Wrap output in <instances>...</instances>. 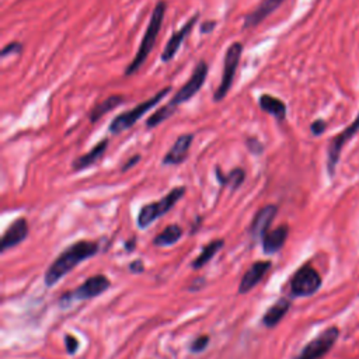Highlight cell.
<instances>
[{
    "label": "cell",
    "mask_w": 359,
    "mask_h": 359,
    "mask_svg": "<svg viewBox=\"0 0 359 359\" xmlns=\"http://www.w3.org/2000/svg\"><path fill=\"white\" fill-rule=\"evenodd\" d=\"M100 243L79 240L65 248L60 255L48 266L43 275V282L48 287L55 286L63 276L72 272L83 261L97 255L100 252Z\"/></svg>",
    "instance_id": "6da1fadb"
},
{
    "label": "cell",
    "mask_w": 359,
    "mask_h": 359,
    "mask_svg": "<svg viewBox=\"0 0 359 359\" xmlns=\"http://www.w3.org/2000/svg\"><path fill=\"white\" fill-rule=\"evenodd\" d=\"M165 10H167V3L164 0H160V1L156 3L154 8L151 11V17L149 20L147 28H146V31L143 34V38L140 41V45L137 48V52L135 53V56L130 60V63L125 67V73L123 74L126 77L135 74L142 67V65L146 62V59L149 57L150 52L153 50L156 39H157L158 32H160L161 25H163Z\"/></svg>",
    "instance_id": "7a4b0ae2"
},
{
    "label": "cell",
    "mask_w": 359,
    "mask_h": 359,
    "mask_svg": "<svg viewBox=\"0 0 359 359\" xmlns=\"http://www.w3.org/2000/svg\"><path fill=\"white\" fill-rule=\"evenodd\" d=\"M171 87H164L161 88L158 93H156L153 97L147 98L146 101L137 104L136 107H133L132 109H128L119 115H116L111 123H109V128L108 130L112 133V135H119L121 132L123 130H128L129 128H132L146 112H149L150 109H153L168 93H170Z\"/></svg>",
    "instance_id": "3957f363"
},
{
    "label": "cell",
    "mask_w": 359,
    "mask_h": 359,
    "mask_svg": "<svg viewBox=\"0 0 359 359\" xmlns=\"http://www.w3.org/2000/svg\"><path fill=\"white\" fill-rule=\"evenodd\" d=\"M185 191H187V188L182 187V185L181 187H175L168 194H165L160 201L143 205L140 208L139 213H137V219H136L137 227L139 229H146L156 219H158L163 215H165L185 195Z\"/></svg>",
    "instance_id": "277c9868"
},
{
    "label": "cell",
    "mask_w": 359,
    "mask_h": 359,
    "mask_svg": "<svg viewBox=\"0 0 359 359\" xmlns=\"http://www.w3.org/2000/svg\"><path fill=\"white\" fill-rule=\"evenodd\" d=\"M241 55H243V43L238 42V41L231 42L229 45V48L226 49L224 59H223V72H222L220 84L217 86V88L213 93V101L215 102L223 101L226 98V95L229 94V91L233 86V81H234L237 67H238L240 60H241Z\"/></svg>",
    "instance_id": "5b68a950"
},
{
    "label": "cell",
    "mask_w": 359,
    "mask_h": 359,
    "mask_svg": "<svg viewBox=\"0 0 359 359\" xmlns=\"http://www.w3.org/2000/svg\"><path fill=\"white\" fill-rule=\"evenodd\" d=\"M111 286V280L102 275V273H97L91 278H87L79 287H76L74 290L66 292L60 296L59 299V304L62 307H66L67 304H70L74 300H88V299H94L100 294H102L104 292H107Z\"/></svg>",
    "instance_id": "8992f818"
},
{
    "label": "cell",
    "mask_w": 359,
    "mask_h": 359,
    "mask_svg": "<svg viewBox=\"0 0 359 359\" xmlns=\"http://www.w3.org/2000/svg\"><path fill=\"white\" fill-rule=\"evenodd\" d=\"M321 286L320 273L310 265L300 266L290 279V293L293 297H309Z\"/></svg>",
    "instance_id": "52a82bcc"
},
{
    "label": "cell",
    "mask_w": 359,
    "mask_h": 359,
    "mask_svg": "<svg viewBox=\"0 0 359 359\" xmlns=\"http://www.w3.org/2000/svg\"><path fill=\"white\" fill-rule=\"evenodd\" d=\"M208 70H209V66L206 63V60H199L195 67H194V72L191 74V77L187 80V83L172 95V98L170 100V105L177 108L178 105L187 102L188 100H191L192 97H195L198 94V91L202 88V86L205 84L206 81V77H208Z\"/></svg>",
    "instance_id": "ba28073f"
},
{
    "label": "cell",
    "mask_w": 359,
    "mask_h": 359,
    "mask_svg": "<svg viewBox=\"0 0 359 359\" xmlns=\"http://www.w3.org/2000/svg\"><path fill=\"white\" fill-rule=\"evenodd\" d=\"M338 337L339 330L337 327H330L324 330L316 338L309 341L294 359H321L335 345Z\"/></svg>",
    "instance_id": "9c48e42d"
},
{
    "label": "cell",
    "mask_w": 359,
    "mask_h": 359,
    "mask_svg": "<svg viewBox=\"0 0 359 359\" xmlns=\"http://www.w3.org/2000/svg\"><path fill=\"white\" fill-rule=\"evenodd\" d=\"M359 132V112L356 115V118L342 130L339 132L337 136H334L328 144V150H327V170L328 174L332 177L337 168V164L339 161L341 157V151L344 149V146Z\"/></svg>",
    "instance_id": "30bf717a"
},
{
    "label": "cell",
    "mask_w": 359,
    "mask_h": 359,
    "mask_svg": "<svg viewBox=\"0 0 359 359\" xmlns=\"http://www.w3.org/2000/svg\"><path fill=\"white\" fill-rule=\"evenodd\" d=\"M198 20H199V13H195L191 18L187 20V22H185L178 31H175V32L171 35V38L167 41V43H165V46H164V49H163V52H161V56H160L161 62L167 63V62H170V60L174 59V56L177 55L178 49H180L181 45L184 43V41H185V39L188 38V35L192 32V29H194V27L196 25Z\"/></svg>",
    "instance_id": "8fae6325"
},
{
    "label": "cell",
    "mask_w": 359,
    "mask_h": 359,
    "mask_svg": "<svg viewBox=\"0 0 359 359\" xmlns=\"http://www.w3.org/2000/svg\"><path fill=\"white\" fill-rule=\"evenodd\" d=\"M276 213L278 208L275 205H266L255 213L250 226V236L252 240H262V237L268 233L269 226L272 224Z\"/></svg>",
    "instance_id": "7c38bea8"
},
{
    "label": "cell",
    "mask_w": 359,
    "mask_h": 359,
    "mask_svg": "<svg viewBox=\"0 0 359 359\" xmlns=\"http://www.w3.org/2000/svg\"><path fill=\"white\" fill-rule=\"evenodd\" d=\"M28 236V222L25 217H17L4 231L0 241V252H6L8 248H13L22 243Z\"/></svg>",
    "instance_id": "4fadbf2b"
},
{
    "label": "cell",
    "mask_w": 359,
    "mask_h": 359,
    "mask_svg": "<svg viewBox=\"0 0 359 359\" xmlns=\"http://www.w3.org/2000/svg\"><path fill=\"white\" fill-rule=\"evenodd\" d=\"M271 266H272L271 261H255L243 275L238 285V293L244 294L252 290L257 286V283L262 280V278L271 269Z\"/></svg>",
    "instance_id": "5bb4252c"
},
{
    "label": "cell",
    "mask_w": 359,
    "mask_h": 359,
    "mask_svg": "<svg viewBox=\"0 0 359 359\" xmlns=\"http://www.w3.org/2000/svg\"><path fill=\"white\" fill-rule=\"evenodd\" d=\"M194 142V135L192 133H184L177 137L171 149L164 154L163 157V164L164 165H177L181 164L187 160L189 147Z\"/></svg>",
    "instance_id": "9a60e30c"
},
{
    "label": "cell",
    "mask_w": 359,
    "mask_h": 359,
    "mask_svg": "<svg viewBox=\"0 0 359 359\" xmlns=\"http://www.w3.org/2000/svg\"><path fill=\"white\" fill-rule=\"evenodd\" d=\"M285 0H264L258 7H255L251 13H248L244 17L243 21V28H254L259 25L268 15H271Z\"/></svg>",
    "instance_id": "2e32d148"
},
{
    "label": "cell",
    "mask_w": 359,
    "mask_h": 359,
    "mask_svg": "<svg viewBox=\"0 0 359 359\" xmlns=\"http://www.w3.org/2000/svg\"><path fill=\"white\" fill-rule=\"evenodd\" d=\"M289 236V227L287 224H280L275 227L273 230L268 231L262 237V250L265 254H275L278 252L283 245Z\"/></svg>",
    "instance_id": "e0dca14e"
},
{
    "label": "cell",
    "mask_w": 359,
    "mask_h": 359,
    "mask_svg": "<svg viewBox=\"0 0 359 359\" xmlns=\"http://www.w3.org/2000/svg\"><path fill=\"white\" fill-rule=\"evenodd\" d=\"M108 147V139H102L100 140L91 150H88L87 153L79 156L77 158L73 160L72 167L74 171H81L84 168H88L91 165H94L98 160H101V157L105 154Z\"/></svg>",
    "instance_id": "ac0fdd59"
},
{
    "label": "cell",
    "mask_w": 359,
    "mask_h": 359,
    "mask_svg": "<svg viewBox=\"0 0 359 359\" xmlns=\"http://www.w3.org/2000/svg\"><path fill=\"white\" fill-rule=\"evenodd\" d=\"M290 304L292 302L286 297H280L278 299L262 316V324L266 327V328H273L276 327L282 318L287 314L289 309H290Z\"/></svg>",
    "instance_id": "d6986e66"
},
{
    "label": "cell",
    "mask_w": 359,
    "mask_h": 359,
    "mask_svg": "<svg viewBox=\"0 0 359 359\" xmlns=\"http://www.w3.org/2000/svg\"><path fill=\"white\" fill-rule=\"evenodd\" d=\"M258 105L264 112L269 114L276 121H279V122L285 121L287 108H286V104L280 98L271 95V94H261L258 98Z\"/></svg>",
    "instance_id": "ffe728a7"
},
{
    "label": "cell",
    "mask_w": 359,
    "mask_h": 359,
    "mask_svg": "<svg viewBox=\"0 0 359 359\" xmlns=\"http://www.w3.org/2000/svg\"><path fill=\"white\" fill-rule=\"evenodd\" d=\"M125 102V97L122 94H112L109 97H107L105 100L100 101L98 104H95L90 112H88V119L91 123H95L97 121H100L104 115H107L108 112H111L112 109L118 108L119 105H122Z\"/></svg>",
    "instance_id": "44dd1931"
},
{
    "label": "cell",
    "mask_w": 359,
    "mask_h": 359,
    "mask_svg": "<svg viewBox=\"0 0 359 359\" xmlns=\"http://www.w3.org/2000/svg\"><path fill=\"white\" fill-rule=\"evenodd\" d=\"M216 180L219 181V184L222 187H229L231 191H236L240 188V185L244 182L245 180V172L243 168L236 167L231 171H229L227 174H223L220 171L219 167H216Z\"/></svg>",
    "instance_id": "7402d4cb"
},
{
    "label": "cell",
    "mask_w": 359,
    "mask_h": 359,
    "mask_svg": "<svg viewBox=\"0 0 359 359\" xmlns=\"http://www.w3.org/2000/svg\"><path fill=\"white\" fill-rule=\"evenodd\" d=\"M224 247V240L222 238H216L209 241L206 245L202 247L201 254L192 261V268L194 269H201L202 266H205L216 254L220 248Z\"/></svg>",
    "instance_id": "603a6c76"
},
{
    "label": "cell",
    "mask_w": 359,
    "mask_h": 359,
    "mask_svg": "<svg viewBox=\"0 0 359 359\" xmlns=\"http://www.w3.org/2000/svg\"><path fill=\"white\" fill-rule=\"evenodd\" d=\"M182 234H184V230H182L181 226L170 224L153 238V244L157 245V247L174 245L182 237Z\"/></svg>",
    "instance_id": "cb8c5ba5"
},
{
    "label": "cell",
    "mask_w": 359,
    "mask_h": 359,
    "mask_svg": "<svg viewBox=\"0 0 359 359\" xmlns=\"http://www.w3.org/2000/svg\"><path fill=\"white\" fill-rule=\"evenodd\" d=\"M177 108L171 107L170 104H165L163 107H160L156 112H153L147 119H146V128L147 129H153L156 126H158L160 123H163L165 119H168L170 116H172L175 114Z\"/></svg>",
    "instance_id": "d4e9b609"
},
{
    "label": "cell",
    "mask_w": 359,
    "mask_h": 359,
    "mask_svg": "<svg viewBox=\"0 0 359 359\" xmlns=\"http://www.w3.org/2000/svg\"><path fill=\"white\" fill-rule=\"evenodd\" d=\"M209 342H210L209 335H199L195 339H192V342L189 345V351L192 353H201V352H203L208 348Z\"/></svg>",
    "instance_id": "484cf974"
},
{
    "label": "cell",
    "mask_w": 359,
    "mask_h": 359,
    "mask_svg": "<svg viewBox=\"0 0 359 359\" xmlns=\"http://www.w3.org/2000/svg\"><path fill=\"white\" fill-rule=\"evenodd\" d=\"M21 50H22V43L18 41H13L4 45V48L1 49V56L6 57L8 55H20Z\"/></svg>",
    "instance_id": "4316f807"
},
{
    "label": "cell",
    "mask_w": 359,
    "mask_h": 359,
    "mask_svg": "<svg viewBox=\"0 0 359 359\" xmlns=\"http://www.w3.org/2000/svg\"><path fill=\"white\" fill-rule=\"evenodd\" d=\"M245 146L252 154H261L264 151V144L257 137H247Z\"/></svg>",
    "instance_id": "83f0119b"
},
{
    "label": "cell",
    "mask_w": 359,
    "mask_h": 359,
    "mask_svg": "<svg viewBox=\"0 0 359 359\" xmlns=\"http://www.w3.org/2000/svg\"><path fill=\"white\" fill-rule=\"evenodd\" d=\"M325 129H327V122L321 118H318V119H316L310 123V132H311L313 136L323 135L325 132Z\"/></svg>",
    "instance_id": "f1b7e54d"
},
{
    "label": "cell",
    "mask_w": 359,
    "mask_h": 359,
    "mask_svg": "<svg viewBox=\"0 0 359 359\" xmlns=\"http://www.w3.org/2000/svg\"><path fill=\"white\" fill-rule=\"evenodd\" d=\"M65 345H66V351H67L69 355L76 353V351L79 349V341H77V338L73 337V335H70V334L65 335Z\"/></svg>",
    "instance_id": "f546056e"
},
{
    "label": "cell",
    "mask_w": 359,
    "mask_h": 359,
    "mask_svg": "<svg viewBox=\"0 0 359 359\" xmlns=\"http://www.w3.org/2000/svg\"><path fill=\"white\" fill-rule=\"evenodd\" d=\"M129 271H130L132 273H142V272H144V264H143V261H142V259H135V261H132V262L129 264Z\"/></svg>",
    "instance_id": "4dcf8cb0"
},
{
    "label": "cell",
    "mask_w": 359,
    "mask_h": 359,
    "mask_svg": "<svg viewBox=\"0 0 359 359\" xmlns=\"http://www.w3.org/2000/svg\"><path fill=\"white\" fill-rule=\"evenodd\" d=\"M216 28V21L215 20H205L201 24V32L202 34H210Z\"/></svg>",
    "instance_id": "1f68e13d"
},
{
    "label": "cell",
    "mask_w": 359,
    "mask_h": 359,
    "mask_svg": "<svg viewBox=\"0 0 359 359\" xmlns=\"http://www.w3.org/2000/svg\"><path fill=\"white\" fill-rule=\"evenodd\" d=\"M140 160V154H135V156H132L129 160H126V163L121 167V171L122 172H125V171H128V170H130L135 164H137V161Z\"/></svg>",
    "instance_id": "d6a6232c"
},
{
    "label": "cell",
    "mask_w": 359,
    "mask_h": 359,
    "mask_svg": "<svg viewBox=\"0 0 359 359\" xmlns=\"http://www.w3.org/2000/svg\"><path fill=\"white\" fill-rule=\"evenodd\" d=\"M123 248L126 250V252H132L136 248V238H129L128 241H125Z\"/></svg>",
    "instance_id": "836d02e7"
}]
</instances>
